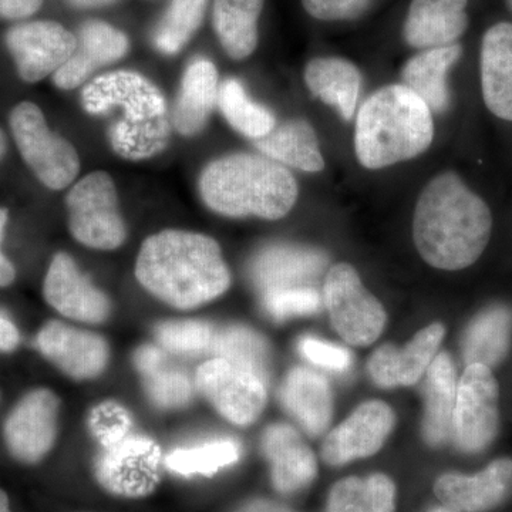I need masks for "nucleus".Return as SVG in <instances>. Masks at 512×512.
Wrapping results in <instances>:
<instances>
[{
  "instance_id": "obj_1",
  "label": "nucleus",
  "mask_w": 512,
  "mask_h": 512,
  "mask_svg": "<svg viewBox=\"0 0 512 512\" xmlns=\"http://www.w3.org/2000/svg\"><path fill=\"white\" fill-rule=\"evenodd\" d=\"M493 215L483 198L454 173L431 180L414 212L413 237L427 264L460 271L478 261L490 242Z\"/></svg>"
},
{
  "instance_id": "obj_2",
  "label": "nucleus",
  "mask_w": 512,
  "mask_h": 512,
  "mask_svg": "<svg viewBox=\"0 0 512 512\" xmlns=\"http://www.w3.org/2000/svg\"><path fill=\"white\" fill-rule=\"evenodd\" d=\"M136 276L148 292L177 309H194L214 301L231 285L218 242L208 235L177 229L144 241Z\"/></svg>"
},
{
  "instance_id": "obj_3",
  "label": "nucleus",
  "mask_w": 512,
  "mask_h": 512,
  "mask_svg": "<svg viewBox=\"0 0 512 512\" xmlns=\"http://www.w3.org/2000/svg\"><path fill=\"white\" fill-rule=\"evenodd\" d=\"M84 110L107 120L111 148L126 160L157 156L170 141L171 124L160 89L134 72L107 73L84 87Z\"/></svg>"
},
{
  "instance_id": "obj_4",
  "label": "nucleus",
  "mask_w": 512,
  "mask_h": 512,
  "mask_svg": "<svg viewBox=\"0 0 512 512\" xmlns=\"http://www.w3.org/2000/svg\"><path fill=\"white\" fill-rule=\"evenodd\" d=\"M200 194L210 210L231 218H284L298 200V184L285 165L256 154L218 158L204 168Z\"/></svg>"
},
{
  "instance_id": "obj_5",
  "label": "nucleus",
  "mask_w": 512,
  "mask_h": 512,
  "mask_svg": "<svg viewBox=\"0 0 512 512\" xmlns=\"http://www.w3.org/2000/svg\"><path fill=\"white\" fill-rule=\"evenodd\" d=\"M433 137L429 107L403 84L377 90L357 114L356 156L369 170L420 156L430 147Z\"/></svg>"
},
{
  "instance_id": "obj_6",
  "label": "nucleus",
  "mask_w": 512,
  "mask_h": 512,
  "mask_svg": "<svg viewBox=\"0 0 512 512\" xmlns=\"http://www.w3.org/2000/svg\"><path fill=\"white\" fill-rule=\"evenodd\" d=\"M10 128L23 160L50 190H63L80 170L79 154L69 141L52 133L36 104L20 103L10 113Z\"/></svg>"
},
{
  "instance_id": "obj_7",
  "label": "nucleus",
  "mask_w": 512,
  "mask_h": 512,
  "mask_svg": "<svg viewBox=\"0 0 512 512\" xmlns=\"http://www.w3.org/2000/svg\"><path fill=\"white\" fill-rule=\"evenodd\" d=\"M66 204L70 231L80 244L113 251L126 241L116 185L109 174L94 171L77 181L67 194Z\"/></svg>"
},
{
  "instance_id": "obj_8",
  "label": "nucleus",
  "mask_w": 512,
  "mask_h": 512,
  "mask_svg": "<svg viewBox=\"0 0 512 512\" xmlns=\"http://www.w3.org/2000/svg\"><path fill=\"white\" fill-rule=\"evenodd\" d=\"M323 302L333 328L353 346H369L386 326V312L362 285L356 269L348 264L330 268L323 286Z\"/></svg>"
},
{
  "instance_id": "obj_9",
  "label": "nucleus",
  "mask_w": 512,
  "mask_h": 512,
  "mask_svg": "<svg viewBox=\"0 0 512 512\" xmlns=\"http://www.w3.org/2000/svg\"><path fill=\"white\" fill-rule=\"evenodd\" d=\"M163 463V453L156 441L127 434L101 447L94 473L109 493L141 498L154 493L160 484Z\"/></svg>"
},
{
  "instance_id": "obj_10",
  "label": "nucleus",
  "mask_w": 512,
  "mask_h": 512,
  "mask_svg": "<svg viewBox=\"0 0 512 512\" xmlns=\"http://www.w3.org/2000/svg\"><path fill=\"white\" fill-rule=\"evenodd\" d=\"M500 389L490 367L468 365L457 384L453 437L464 453H480L498 433Z\"/></svg>"
},
{
  "instance_id": "obj_11",
  "label": "nucleus",
  "mask_w": 512,
  "mask_h": 512,
  "mask_svg": "<svg viewBox=\"0 0 512 512\" xmlns=\"http://www.w3.org/2000/svg\"><path fill=\"white\" fill-rule=\"evenodd\" d=\"M194 383L215 410L237 426L254 423L264 412L266 382L248 367L214 357L200 366Z\"/></svg>"
},
{
  "instance_id": "obj_12",
  "label": "nucleus",
  "mask_w": 512,
  "mask_h": 512,
  "mask_svg": "<svg viewBox=\"0 0 512 512\" xmlns=\"http://www.w3.org/2000/svg\"><path fill=\"white\" fill-rule=\"evenodd\" d=\"M59 404L52 390L36 389L23 396L6 417V447L20 463H39L55 446Z\"/></svg>"
},
{
  "instance_id": "obj_13",
  "label": "nucleus",
  "mask_w": 512,
  "mask_h": 512,
  "mask_svg": "<svg viewBox=\"0 0 512 512\" xmlns=\"http://www.w3.org/2000/svg\"><path fill=\"white\" fill-rule=\"evenodd\" d=\"M19 76L36 83L55 74L76 52L77 39L55 22H30L15 26L6 35Z\"/></svg>"
},
{
  "instance_id": "obj_14",
  "label": "nucleus",
  "mask_w": 512,
  "mask_h": 512,
  "mask_svg": "<svg viewBox=\"0 0 512 512\" xmlns=\"http://www.w3.org/2000/svg\"><path fill=\"white\" fill-rule=\"evenodd\" d=\"M36 346L49 362L76 380L94 379L109 363L110 350L104 338L59 320L47 322L39 330Z\"/></svg>"
},
{
  "instance_id": "obj_15",
  "label": "nucleus",
  "mask_w": 512,
  "mask_h": 512,
  "mask_svg": "<svg viewBox=\"0 0 512 512\" xmlns=\"http://www.w3.org/2000/svg\"><path fill=\"white\" fill-rule=\"evenodd\" d=\"M394 426L392 409L383 402H367L330 431L322 446L329 466H342L357 458L373 456L382 448Z\"/></svg>"
},
{
  "instance_id": "obj_16",
  "label": "nucleus",
  "mask_w": 512,
  "mask_h": 512,
  "mask_svg": "<svg viewBox=\"0 0 512 512\" xmlns=\"http://www.w3.org/2000/svg\"><path fill=\"white\" fill-rule=\"evenodd\" d=\"M43 293L47 303L64 318L101 323L111 312L109 298L77 268L72 256L63 252L49 266Z\"/></svg>"
},
{
  "instance_id": "obj_17",
  "label": "nucleus",
  "mask_w": 512,
  "mask_h": 512,
  "mask_svg": "<svg viewBox=\"0 0 512 512\" xmlns=\"http://www.w3.org/2000/svg\"><path fill=\"white\" fill-rule=\"evenodd\" d=\"M444 507L458 512H487L512 495V458L495 460L474 476L444 474L434 484Z\"/></svg>"
},
{
  "instance_id": "obj_18",
  "label": "nucleus",
  "mask_w": 512,
  "mask_h": 512,
  "mask_svg": "<svg viewBox=\"0 0 512 512\" xmlns=\"http://www.w3.org/2000/svg\"><path fill=\"white\" fill-rule=\"evenodd\" d=\"M444 335V326L433 323L420 330L412 342L407 343L406 348H396L390 343L380 346L367 362V370L373 382L384 389L413 386L421 376L426 375Z\"/></svg>"
},
{
  "instance_id": "obj_19",
  "label": "nucleus",
  "mask_w": 512,
  "mask_h": 512,
  "mask_svg": "<svg viewBox=\"0 0 512 512\" xmlns=\"http://www.w3.org/2000/svg\"><path fill=\"white\" fill-rule=\"evenodd\" d=\"M328 264V256L316 249L295 245H271L252 259V282L261 293L274 289L308 288Z\"/></svg>"
},
{
  "instance_id": "obj_20",
  "label": "nucleus",
  "mask_w": 512,
  "mask_h": 512,
  "mask_svg": "<svg viewBox=\"0 0 512 512\" xmlns=\"http://www.w3.org/2000/svg\"><path fill=\"white\" fill-rule=\"evenodd\" d=\"M262 451L271 464L272 484L279 493H298L315 480V454L289 424L269 426L262 436Z\"/></svg>"
},
{
  "instance_id": "obj_21",
  "label": "nucleus",
  "mask_w": 512,
  "mask_h": 512,
  "mask_svg": "<svg viewBox=\"0 0 512 512\" xmlns=\"http://www.w3.org/2000/svg\"><path fill=\"white\" fill-rule=\"evenodd\" d=\"M127 52L128 39L121 30L103 22L86 23L80 30L76 52L53 74V83L59 89H76L100 67L123 59Z\"/></svg>"
},
{
  "instance_id": "obj_22",
  "label": "nucleus",
  "mask_w": 512,
  "mask_h": 512,
  "mask_svg": "<svg viewBox=\"0 0 512 512\" xmlns=\"http://www.w3.org/2000/svg\"><path fill=\"white\" fill-rule=\"evenodd\" d=\"M468 0H413L404 39L416 49L454 45L468 26Z\"/></svg>"
},
{
  "instance_id": "obj_23",
  "label": "nucleus",
  "mask_w": 512,
  "mask_h": 512,
  "mask_svg": "<svg viewBox=\"0 0 512 512\" xmlns=\"http://www.w3.org/2000/svg\"><path fill=\"white\" fill-rule=\"evenodd\" d=\"M481 87L487 109L512 121V23L488 29L481 45Z\"/></svg>"
},
{
  "instance_id": "obj_24",
  "label": "nucleus",
  "mask_w": 512,
  "mask_h": 512,
  "mask_svg": "<svg viewBox=\"0 0 512 512\" xmlns=\"http://www.w3.org/2000/svg\"><path fill=\"white\" fill-rule=\"evenodd\" d=\"M218 92V72L214 63L202 57L192 60L185 70L171 114L175 130L187 137L201 133L218 103Z\"/></svg>"
},
{
  "instance_id": "obj_25",
  "label": "nucleus",
  "mask_w": 512,
  "mask_h": 512,
  "mask_svg": "<svg viewBox=\"0 0 512 512\" xmlns=\"http://www.w3.org/2000/svg\"><path fill=\"white\" fill-rule=\"evenodd\" d=\"M281 402L286 412L309 436H320L332 419V393L328 380L313 370L296 367L282 383Z\"/></svg>"
},
{
  "instance_id": "obj_26",
  "label": "nucleus",
  "mask_w": 512,
  "mask_h": 512,
  "mask_svg": "<svg viewBox=\"0 0 512 512\" xmlns=\"http://www.w3.org/2000/svg\"><path fill=\"white\" fill-rule=\"evenodd\" d=\"M426 413L423 419L424 440L430 446H441L453 437L457 377L453 360L446 352L439 353L426 372Z\"/></svg>"
},
{
  "instance_id": "obj_27",
  "label": "nucleus",
  "mask_w": 512,
  "mask_h": 512,
  "mask_svg": "<svg viewBox=\"0 0 512 512\" xmlns=\"http://www.w3.org/2000/svg\"><path fill=\"white\" fill-rule=\"evenodd\" d=\"M461 53L463 49L457 43L424 50L404 66L403 86L416 93L430 111L444 113L450 106L447 73L458 62Z\"/></svg>"
},
{
  "instance_id": "obj_28",
  "label": "nucleus",
  "mask_w": 512,
  "mask_h": 512,
  "mask_svg": "<svg viewBox=\"0 0 512 512\" xmlns=\"http://www.w3.org/2000/svg\"><path fill=\"white\" fill-rule=\"evenodd\" d=\"M305 82L313 96L336 107L343 119L352 120L362 86V74L355 64L338 57H318L306 66Z\"/></svg>"
},
{
  "instance_id": "obj_29",
  "label": "nucleus",
  "mask_w": 512,
  "mask_h": 512,
  "mask_svg": "<svg viewBox=\"0 0 512 512\" xmlns=\"http://www.w3.org/2000/svg\"><path fill=\"white\" fill-rule=\"evenodd\" d=\"M262 156L276 163L298 168L306 173H319L325 160L319 150L315 130L308 121L289 120L275 126L265 137L254 140Z\"/></svg>"
},
{
  "instance_id": "obj_30",
  "label": "nucleus",
  "mask_w": 512,
  "mask_h": 512,
  "mask_svg": "<svg viewBox=\"0 0 512 512\" xmlns=\"http://www.w3.org/2000/svg\"><path fill=\"white\" fill-rule=\"evenodd\" d=\"M512 340V309L497 305L478 313L471 320L463 338V359L466 365L497 366L510 350Z\"/></svg>"
},
{
  "instance_id": "obj_31",
  "label": "nucleus",
  "mask_w": 512,
  "mask_h": 512,
  "mask_svg": "<svg viewBox=\"0 0 512 512\" xmlns=\"http://www.w3.org/2000/svg\"><path fill=\"white\" fill-rule=\"evenodd\" d=\"M262 6L264 0H215V33L231 59H247L254 53Z\"/></svg>"
},
{
  "instance_id": "obj_32",
  "label": "nucleus",
  "mask_w": 512,
  "mask_h": 512,
  "mask_svg": "<svg viewBox=\"0 0 512 512\" xmlns=\"http://www.w3.org/2000/svg\"><path fill=\"white\" fill-rule=\"evenodd\" d=\"M394 508L396 487L384 474L340 480L328 498L329 512H394Z\"/></svg>"
},
{
  "instance_id": "obj_33",
  "label": "nucleus",
  "mask_w": 512,
  "mask_h": 512,
  "mask_svg": "<svg viewBox=\"0 0 512 512\" xmlns=\"http://www.w3.org/2000/svg\"><path fill=\"white\" fill-rule=\"evenodd\" d=\"M218 107L222 116L242 136L259 140L276 126L274 114L249 99L244 86L235 79L225 80L218 92Z\"/></svg>"
},
{
  "instance_id": "obj_34",
  "label": "nucleus",
  "mask_w": 512,
  "mask_h": 512,
  "mask_svg": "<svg viewBox=\"0 0 512 512\" xmlns=\"http://www.w3.org/2000/svg\"><path fill=\"white\" fill-rule=\"evenodd\" d=\"M241 457V447L232 439H217L198 446L177 448L164 458V466L180 476H207L232 466Z\"/></svg>"
},
{
  "instance_id": "obj_35",
  "label": "nucleus",
  "mask_w": 512,
  "mask_h": 512,
  "mask_svg": "<svg viewBox=\"0 0 512 512\" xmlns=\"http://www.w3.org/2000/svg\"><path fill=\"white\" fill-rule=\"evenodd\" d=\"M211 353H214V357H221L254 370L268 382L271 353L268 343L255 330L244 326H229L227 329L217 330Z\"/></svg>"
},
{
  "instance_id": "obj_36",
  "label": "nucleus",
  "mask_w": 512,
  "mask_h": 512,
  "mask_svg": "<svg viewBox=\"0 0 512 512\" xmlns=\"http://www.w3.org/2000/svg\"><path fill=\"white\" fill-rule=\"evenodd\" d=\"M208 0H171L167 12L154 30L153 43L163 55H177L204 19Z\"/></svg>"
},
{
  "instance_id": "obj_37",
  "label": "nucleus",
  "mask_w": 512,
  "mask_h": 512,
  "mask_svg": "<svg viewBox=\"0 0 512 512\" xmlns=\"http://www.w3.org/2000/svg\"><path fill=\"white\" fill-rule=\"evenodd\" d=\"M217 329L204 320H168L156 328L157 342L178 356H200L211 352Z\"/></svg>"
},
{
  "instance_id": "obj_38",
  "label": "nucleus",
  "mask_w": 512,
  "mask_h": 512,
  "mask_svg": "<svg viewBox=\"0 0 512 512\" xmlns=\"http://www.w3.org/2000/svg\"><path fill=\"white\" fill-rule=\"evenodd\" d=\"M148 399L164 410L181 409L191 402L194 384L187 373L161 363L144 373Z\"/></svg>"
},
{
  "instance_id": "obj_39",
  "label": "nucleus",
  "mask_w": 512,
  "mask_h": 512,
  "mask_svg": "<svg viewBox=\"0 0 512 512\" xmlns=\"http://www.w3.org/2000/svg\"><path fill=\"white\" fill-rule=\"evenodd\" d=\"M262 308L275 320L313 315L322 309V296L313 286L274 289V291L262 293Z\"/></svg>"
},
{
  "instance_id": "obj_40",
  "label": "nucleus",
  "mask_w": 512,
  "mask_h": 512,
  "mask_svg": "<svg viewBox=\"0 0 512 512\" xmlns=\"http://www.w3.org/2000/svg\"><path fill=\"white\" fill-rule=\"evenodd\" d=\"M130 424L127 413L114 403L101 404L93 410L90 419V427L99 439L101 447L126 437Z\"/></svg>"
},
{
  "instance_id": "obj_41",
  "label": "nucleus",
  "mask_w": 512,
  "mask_h": 512,
  "mask_svg": "<svg viewBox=\"0 0 512 512\" xmlns=\"http://www.w3.org/2000/svg\"><path fill=\"white\" fill-rule=\"evenodd\" d=\"M298 348L301 355L313 365L325 367L333 372H343V370L349 369L350 363H352V355L349 350L330 345V343L311 338V336L299 340Z\"/></svg>"
},
{
  "instance_id": "obj_42",
  "label": "nucleus",
  "mask_w": 512,
  "mask_h": 512,
  "mask_svg": "<svg viewBox=\"0 0 512 512\" xmlns=\"http://www.w3.org/2000/svg\"><path fill=\"white\" fill-rule=\"evenodd\" d=\"M302 3L313 18L342 20L356 18L367 8L370 0H302Z\"/></svg>"
},
{
  "instance_id": "obj_43",
  "label": "nucleus",
  "mask_w": 512,
  "mask_h": 512,
  "mask_svg": "<svg viewBox=\"0 0 512 512\" xmlns=\"http://www.w3.org/2000/svg\"><path fill=\"white\" fill-rule=\"evenodd\" d=\"M43 0H0V16L6 19H23L33 15Z\"/></svg>"
},
{
  "instance_id": "obj_44",
  "label": "nucleus",
  "mask_w": 512,
  "mask_h": 512,
  "mask_svg": "<svg viewBox=\"0 0 512 512\" xmlns=\"http://www.w3.org/2000/svg\"><path fill=\"white\" fill-rule=\"evenodd\" d=\"M6 224H8V211L0 208V288L8 286L15 281L16 271L12 262L3 255L2 242L5 235Z\"/></svg>"
},
{
  "instance_id": "obj_45",
  "label": "nucleus",
  "mask_w": 512,
  "mask_h": 512,
  "mask_svg": "<svg viewBox=\"0 0 512 512\" xmlns=\"http://www.w3.org/2000/svg\"><path fill=\"white\" fill-rule=\"evenodd\" d=\"M20 343L19 330L8 316L0 313V352L10 353L18 348Z\"/></svg>"
},
{
  "instance_id": "obj_46",
  "label": "nucleus",
  "mask_w": 512,
  "mask_h": 512,
  "mask_svg": "<svg viewBox=\"0 0 512 512\" xmlns=\"http://www.w3.org/2000/svg\"><path fill=\"white\" fill-rule=\"evenodd\" d=\"M237 512H291L282 505L271 503V501L256 500L245 504Z\"/></svg>"
},
{
  "instance_id": "obj_47",
  "label": "nucleus",
  "mask_w": 512,
  "mask_h": 512,
  "mask_svg": "<svg viewBox=\"0 0 512 512\" xmlns=\"http://www.w3.org/2000/svg\"><path fill=\"white\" fill-rule=\"evenodd\" d=\"M114 0H70L77 8H97V6L109 5Z\"/></svg>"
},
{
  "instance_id": "obj_48",
  "label": "nucleus",
  "mask_w": 512,
  "mask_h": 512,
  "mask_svg": "<svg viewBox=\"0 0 512 512\" xmlns=\"http://www.w3.org/2000/svg\"><path fill=\"white\" fill-rule=\"evenodd\" d=\"M0 512H13L10 508L8 494L3 490H0Z\"/></svg>"
},
{
  "instance_id": "obj_49",
  "label": "nucleus",
  "mask_w": 512,
  "mask_h": 512,
  "mask_svg": "<svg viewBox=\"0 0 512 512\" xmlns=\"http://www.w3.org/2000/svg\"><path fill=\"white\" fill-rule=\"evenodd\" d=\"M5 151H6L5 134H3L2 130H0V158L3 157V154H5Z\"/></svg>"
},
{
  "instance_id": "obj_50",
  "label": "nucleus",
  "mask_w": 512,
  "mask_h": 512,
  "mask_svg": "<svg viewBox=\"0 0 512 512\" xmlns=\"http://www.w3.org/2000/svg\"><path fill=\"white\" fill-rule=\"evenodd\" d=\"M430 512H458V511L451 510V508L444 507V505H443V507L436 508V510H433Z\"/></svg>"
}]
</instances>
